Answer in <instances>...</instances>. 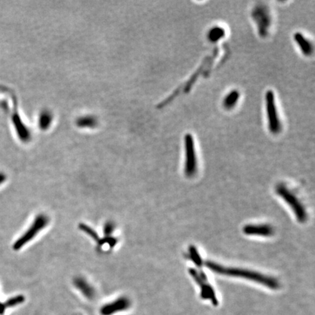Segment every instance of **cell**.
I'll list each match as a JSON object with an SVG mask.
<instances>
[{"mask_svg": "<svg viewBox=\"0 0 315 315\" xmlns=\"http://www.w3.org/2000/svg\"><path fill=\"white\" fill-rule=\"evenodd\" d=\"M206 266L209 270L212 271L215 273L219 274V275L248 279V280L252 281L256 283L263 284V285L272 289V290H276L279 287V282L276 279H274L271 276H265L262 274L253 272V271L238 268H227V267H224L219 265V264L209 262V261L206 263Z\"/></svg>", "mask_w": 315, "mask_h": 315, "instance_id": "6da1fadb", "label": "cell"}, {"mask_svg": "<svg viewBox=\"0 0 315 315\" xmlns=\"http://www.w3.org/2000/svg\"><path fill=\"white\" fill-rule=\"evenodd\" d=\"M50 223V218L45 214L41 213L37 215L28 230L20 237L13 244V249L18 250L24 247L29 241H32L41 231L43 230Z\"/></svg>", "mask_w": 315, "mask_h": 315, "instance_id": "7a4b0ae2", "label": "cell"}, {"mask_svg": "<svg viewBox=\"0 0 315 315\" xmlns=\"http://www.w3.org/2000/svg\"><path fill=\"white\" fill-rule=\"evenodd\" d=\"M276 194L282 197L285 202L291 207L296 215V219L300 223H305L307 220V214L305 208L296 198V196L290 192L284 185L279 184L276 188Z\"/></svg>", "mask_w": 315, "mask_h": 315, "instance_id": "3957f363", "label": "cell"}, {"mask_svg": "<svg viewBox=\"0 0 315 315\" xmlns=\"http://www.w3.org/2000/svg\"><path fill=\"white\" fill-rule=\"evenodd\" d=\"M266 109L269 130L272 134H278L281 131L282 126L278 116L275 94L271 90L266 94Z\"/></svg>", "mask_w": 315, "mask_h": 315, "instance_id": "277c9868", "label": "cell"}, {"mask_svg": "<svg viewBox=\"0 0 315 315\" xmlns=\"http://www.w3.org/2000/svg\"><path fill=\"white\" fill-rule=\"evenodd\" d=\"M185 154H186L185 174L186 177L191 178L195 175L197 171L195 144H194V137L191 134H187L185 136Z\"/></svg>", "mask_w": 315, "mask_h": 315, "instance_id": "5b68a950", "label": "cell"}, {"mask_svg": "<svg viewBox=\"0 0 315 315\" xmlns=\"http://www.w3.org/2000/svg\"><path fill=\"white\" fill-rule=\"evenodd\" d=\"M244 235L249 236L269 237L274 235V229L269 225H247L243 228Z\"/></svg>", "mask_w": 315, "mask_h": 315, "instance_id": "8992f818", "label": "cell"}, {"mask_svg": "<svg viewBox=\"0 0 315 315\" xmlns=\"http://www.w3.org/2000/svg\"><path fill=\"white\" fill-rule=\"evenodd\" d=\"M130 304L131 303H130L129 299H127V298H120V299L116 300V301H113L111 304L104 306L103 308L102 309V314H113V313H116V312L126 310L128 307H129Z\"/></svg>", "mask_w": 315, "mask_h": 315, "instance_id": "52a82bcc", "label": "cell"}, {"mask_svg": "<svg viewBox=\"0 0 315 315\" xmlns=\"http://www.w3.org/2000/svg\"><path fill=\"white\" fill-rule=\"evenodd\" d=\"M73 282H74L75 286L84 296H86L88 299H93L95 295L94 288L91 286V284L88 283V281L85 278L79 276L74 279Z\"/></svg>", "mask_w": 315, "mask_h": 315, "instance_id": "ba28073f", "label": "cell"}, {"mask_svg": "<svg viewBox=\"0 0 315 315\" xmlns=\"http://www.w3.org/2000/svg\"><path fill=\"white\" fill-rule=\"evenodd\" d=\"M294 39L296 43L299 45L303 54L307 56H310L313 54V44L302 34L300 33V32H296L294 35Z\"/></svg>", "mask_w": 315, "mask_h": 315, "instance_id": "9c48e42d", "label": "cell"}, {"mask_svg": "<svg viewBox=\"0 0 315 315\" xmlns=\"http://www.w3.org/2000/svg\"><path fill=\"white\" fill-rule=\"evenodd\" d=\"M254 18L258 22V27L261 35H265L267 29L269 27V19L268 13L261 9H256L254 11Z\"/></svg>", "mask_w": 315, "mask_h": 315, "instance_id": "30bf717a", "label": "cell"}, {"mask_svg": "<svg viewBox=\"0 0 315 315\" xmlns=\"http://www.w3.org/2000/svg\"><path fill=\"white\" fill-rule=\"evenodd\" d=\"M239 96V93L236 90H234V91L229 93L226 95L224 101H223V105H224L225 108L226 109H232L236 105Z\"/></svg>", "mask_w": 315, "mask_h": 315, "instance_id": "8fae6325", "label": "cell"}, {"mask_svg": "<svg viewBox=\"0 0 315 315\" xmlns=\"http://www.w3.org/2000/svg\"><path fill=\"white\" fill-rule=\"evenodd\" d=\"M118 238L113 236H105L99 238L97 241V247L99 250H103L105 248L111 249L117 244Z\"/></svg>", "mask_w": 315, "mask_h": 315, "instance_id": "7c38bea8", "label": "cell"}, {"mask_svg": "<svg viewBox=\"0 0 315 315\" xmlns=\"http://www.w3.org/2000/svg\"><path fill=\"white\" fill-rule=\"evenodd\" d=\"M225 35V31L222 27H215L208 32L207 38L212 42H218Z\"/></svg>", "mask_w": 315, "mask_h": 315, "instance_id": "4fadbf2b", "label": "cell"}, {"mask_svg": "<svg viewBox=\"0 0 315 315\" xmlns=\"http://www.w3.org/2000/svg\"><path fill=\"white\" fill-rule=\"evenodd\" d=\"M79 230L82 231L84 233L86 234L87 235L91 237L96 242H97L99 238H100L97 232H96L94 229H93L91 226H88V225L85 224V223H79Z\"/></svg>", "mask_w": 315, "mask_h": 315, "instance_id": "5bb4252c", "label": "cell"}, {"mask_svg": "<svg viewBox=\"0 0 315 315\" xmlns=\"http://www.w3.org/2000/svg\"><path fill=\"white\" fill-rule=\"evenodd\" d=\"M190 258H191L194 264L198 267H201L202 265V260H201V257H200L199 254L197 252V249L194 246H191L189 249Z\"/></svg>", "mask_w": 315, "mask_h": 315, "instance_id": "9a60e30c", "label": "cell"}, {"mask_svg": "<svg viewBox=\"0 0 315 315\" xmlns=\"http://www.w3.org/2000/svg\"><path fill=\"white\" fill-rule=\"evenodd\" d=\"M116 223L113 221H108L104 224L103 233L105 236H111L116 230Z\"/></svg>", "mask_w": 315, "mask_h": 315, "instance_id": "2e32d148", "label": "cell"}, {"mask_svg": "<svg viewBox=\"0 0 315 315\" xmlns=\"http://www.w3.org/2000/svg\"><path fill=\"white\" fill-rule=\"evenodd\" d=\"M24 301V296H16V297L12 298V299H9L8 301L5 303L4 306H5V307H14V306L17 305V304H21V303H22Z\"/></svg>", "mask_w": 315, "mask_h": 315, "instance_id": "e0dca14e", "label": "cell"}, {"mask_svg": "<svg viewBox=\"0 0 315 315\" xmlns=\"http://www.w3.org/2000/svg\"><path fill=\"white\" fill-rule=\"evenodd\" d=\"M5 310L4 304H0V315H2Z\"/></svg>", "mask_w": 315, "mask_h": 315, "instance_id": "ac0fdd59", "label": "cell"}, {"mask_svg": "<svg viewBox=\"0 0 315 315\" xmlns=\"http://www.w3.org/2000/svg\"><path fill=\"white\" fill-rule=\"evenodd\" d=\"M5 180L6 176L4 174L0 173V184H1Z\"/></svg>", "mask_w": 315, "mask_h": 315, "instance_id": "d6986e66", "label": "cell"}]
</instances>
